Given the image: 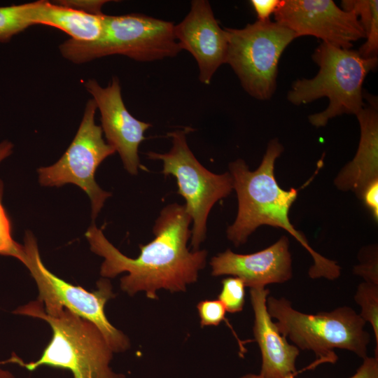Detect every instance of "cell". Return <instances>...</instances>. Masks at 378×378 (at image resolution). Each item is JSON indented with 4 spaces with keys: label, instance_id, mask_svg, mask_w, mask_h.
Here are the masks:
<instances>
[{
    "label": "cell",
    "instance_id": "cell-17",
    "mask_svg": "<svg viewBox=\"0 0 378 378\" xmlns=\"http://www.w3.org/2000/svg\"><path fill=\"white\" fill-rule=\"evenodd\" d=\"M29 13L32 25L55 27L78 41H96L104 31L103 13L89 14L43 0L31 2Z\"/></svg>",
    "mask_w": 378,
    "mask_h": 378
},
{
    "label": "cell",
    "instance_id": "cell-28",
    "mask_svg": "<svg viewBox=\"0 0 378 378\" xmlns=\"http://www.w3.org/2000/svg\"><path fill=\"white\" fill-rule=\"evenodd\" d=\"M365 205L371 211L374 219L378 218V181L370 184L360 197Z\"/></svg>",
    "mask_w": 378,
    "mask_h": 378
},
{
    "label": "cell",
    "instance_id": "cell-25",
    "mask_svg": "<svg viewBox=\"0 0 378 378\" xmlns=\"http://www.w3.org/2000/svg\"><path fill=\"white\" fill-rule=\"evenodd\" d=\"M290 375L285 378H294ZM239 378H263L260 374H246ZM349 378H378V357H366L357 369L356 373Z\"/></svg>",
    "mask_w": 378,
    "mask_h": 378
},
{
    "label": "cell",
    "instance_id": "cell-8",
    "mask_svg": "<svg viewBox=\"0 0 378 378\" xmlns=\"http://www.w3.org/2000/svg\"><path fill=\"white\" fill-rule=\"evenodd\" d=\"M190 128L167 134L172 146L169 152H148L147 156L163 162L162 174L176 179L178 193L186 200V210L192 219L190 245L199 250L205 239L209 214L218 200L226 197L233 189L230 172L216 174L206 169L195 158L186 140Z\"/></svg>",
    "mask_w": 378,
    "mask_h": 378
},
{
    "label": "cell",
    "instance_id": "cell-21",
    "mask_svg": "<svg viewBox=\"0 0 378 378\" xmlns=\"http://www.w3.org/2000/svg\"><path fill=\"white\" fill-rule=\"evenodd\" d=\"M222 289L218 300L224 305L226 312L237 313L242 311L245 302V284L237 276L227 277L222 281Z\"/></svg>",
    "mask_w": 378,
    "mask_h": 378
},
{
    "label": "cell",
    "instance_id": "cell-15",
    "mask_svg": "<svg viewBox=\"0 0 378 378\" xmlns=\"http://www.w3.org/2000/svg\"><path fill=\"white\" fill-rule=\"evenodd\" d=\"M270 290L251 288L250 299L254 312L253 335L261 352L260 375L263 378H285L296 375L299 349L289 344L272 321L267 309Z\"/></svg>",
    "mask_w": 378,
    "mask_h": 378
},
{
    "label": "cell",
    "instance_id": "cell-24",
    "mask_svg": "<svg viewBox=\"0 0 378 378\" xmlns=\"http://www.w3.org/2000/svg\"><path fill=\"white\" fill-rule=\"evenodd\" d=\"M369 251L363 254L361 264L356 266L354 272L365 281L378 284L377 251L374 248Z\"/></svg>",
    "mask_w": 378,
    "mask_h": 378
},
{
    "label": "cell",
    "instance_id": "cell-13",
    "mask_svg": "<svg viewBox=\"0 0 378 378\" xmlns=\"http://www.w3.org/2000/svg\"><path fill=\"white\" fill-rule=\"evenodd\" d=\"M175 35L181 49L195 59L200 81L209 84L226 62L228 42L225 29L219 26L208 1H192L188 15L175 25Z\"/></svg>",
    "mask_w": 378,
    "mask_h": 378
},
{
    "label": "cell",
    "instance_id": "cell-30",
    "mask_svg": "<svg viewBox=\"0 0 378 378\" xmlns=\"http://www.w3.org/2000/svg\"><path fill=\"white\" fill-rule=\"evenodd\" d=\"M0 378H14V375L10 371L4 370L0 366Z\"/></svg>",
    "mask_w": 378,
    "mask_h": 378
},
{
    "label": "cell",
    "instance_id": "cell-10",
    "mask_svg": "<svg viewBox=\"0 0 378 378\" xmlns=\"http://www.w3.org/2000/svg\"><path fill=\"white\" fill-rule=\"evenodd\" d=\"M97 108L94 99H89L77 133L66 152L54 164L37 170L39 183L43 186L73 183L83 190L91 201L93 220L111 195L97 183L94 174L101 162L115 152L104 141L102 127L95 124Z\"/></svg>",
    "mask_w": 378,
    "mask_h": 378
},
{
    "label": "cell",
    "instance_id": "cell-22",
    "mask_svg": "<svg viewBox=\"0 0 378 378\" xmlns=\"http://www.w3.org/2000/svg\"><path fill=\"white\" fill-rule=\"evenodd\" d=\"M4 184L0 179V255L12 256L22 261L24 256L23 245L17 243L11 236V224L2 205Z\"/></svg>",
    "mask_w": 378,
    "mask_h": 378
},
{
    "label": "cell",
    "instance_id": "cell-2",
    "mask_svg": "<svg viewBox=\"0 0 378 378\" xmlns=\"http://www.w3.org/2000/svg\"><path fill=\"white\" fill-rule=\"evenodd\" d=\"M283 150L277 139L272 140L261 164L253 172L243 160L230 164L233 188L238 199V212L234 222L227 227V237L239 246L246 243L249 235L262 225L283 228L312 255L314 265L308 272L312 279H336L340 275L341 267L335 261L316 252L289 220L288 212L297 198L298 190L293 188L285 190L276 180L274 163Z\"/></svg>",
    "mask_w": 378,
    "mask_h": 378
},
{
    "label": "cell",
    "instance_id": "cell-4",
    "mask_svg": "<svg viewBox=\"0 0 378 378\" xmlns=\"http://www.w3.org/2000/svg\"><path fill=\"white\" fill-rule=\"evenodd\" d=\"M266 304L281 335L298 349L314 353L316 360L307 370L323 363L335 364L338 359L335 349L350 351L363 359L367 357L370 337L364 329L366 322L350 307L309 314L295 309L284 298L268 296Z\"/></svg>",
    "mask_w": 378,
    "mask_h": 378
},
{
    "label": "cell",
    "instance_id": "cell-14",
    "mask_svg": "<svg viewBox=\"0 0 378 378\" xmlns=\"http://www.w3.org/2000/svg\"><path fill=\"white\" fill-rule=\"evenodd\" d=\"M288 247V237L282 236L270 246L251 254H238L227 249L211 258V274L239 277L250 288L284 283L293 276Z\"/></svg>",
    "mask_w": 378,
    "mask_h": 378
},
{
    "label": "cell",
    "instance_id": "cell-23",
    "mask_svg": "<svg viewBox=\"0 0 378 378\" xmlns=\"http://www.w3.org/2000/svg\"><path fill=\"white\" fill-rule=\"evenodd\" d=\"M197 309L202 327L218 326L225 319L226 309L218 300H202L197 304Z\"/></svg>",
    "mask_w": 378,
    "mask_h": 378
},
{
    "label": "cell",
    "instance_id": "cell-20",
    "mask_svg": "<svg viewBox=\"0 0 378 378\" xmlns=\"http://www.w3.org/2000/svg\"><path fill=\"white\" fill-rule=\"evenodd\" d=\"M354 300L361 307L360 317L372 326L376 342L374 354L378 357V284L366 281L360 284Z\"/></svg>",
    "mask_w": 378,
    "mask_h": 378
},
{
    "label": "cell",
    "instance_id": "cell-26",
    "mask_svg": "<svg viewBox=\"0 0 378 378\" xmlns=\"http://www.w3.org/2000/svg\"><path fill=\"white\" fill-rule=\"evenodd\" d=\"M108 1L104 0H63L54 3L92 15H100L102 8Z\"/></svg>",
    "mask_w": 378,
    "mask_h": 378
},
{
    "label": "cell",
    "instance_id": "cell-11",
    "mask_svg": "<svg viewBox=\"0 0 378 378\" xmlns=\"http://www.w3.org/2000/svg\"><path fill=\"white\" fill-rule=\"evenodd\" d=\"M274 18L296 37L314 36L341 48L351 49L353 42L365 38L356 15L332 0L280 1Z\"/></svg>",
    "mask_w": 378,
    "mask_h": 378
},
{
    "label": "cell",
    "instance_id": "cell-7",
    "mask_svg": "<svg viewBox=\"0 0 378 378\" xmlns=\"http://www.w3.org/2000/svg\"><path fill=\"white\" fill-rule=\"evenodd\" d=\"M24 256L21 261L29 270L38 289V300L46 313L65 308L93 323L102 332L113 352H122L130 346L127 337L108 321L105 304L115 297L110 281L102 279L97 290L89 292L80 286L66 282L50 272L43 265L36 239L27 231L24 239Z\"/></svg>",
    "mask_w": 378,
    "mask_h": 378
},
{
    "label": "cell",
    "instance_id": "cell-6",
    "mask_svg": "<svg viewBox=\"0 0 378 378\" xmlns=\"http://www.w3.org/2000/svg\"><path fill=\"white\" fill-rule=\"evenodd\" d=\"M104 21L99 38L90 42L70 38L59 46L62 56L76 64L111 55L150 62L175 57L182 50L171 22L141 13L104 15Z\"/></svg>",
    "mask_w": 378,
    "mask_h": 378
},
{
    "label": "cell",
    "instance_id": "cell-5",
    "mask_svg": "<svg viewBox=\"0 0 378 378\" xmlns=\"http://www.w3.org/2000/svg\"><path fill=\"white\" fill-rule=\"evenodd\" d=\"M312 59L319 66L318 74L311 79L296 80L288 93V99L300 105L328 97L326 109L309 116V122L317 127L344 113L356 115L364 107L363 82L368 74L377 67V57L365 58L358 51L322 42Z\"/></svg>",
    "mask_w": 378,
    "mask_h": 378
},
{
    "label": "cell",
    "instance_id": "cell-3",
    "mask_svg": "<svg viewBox=\"0 0 378 378\" xmlns=\"http://www.w3.org/2000/svg\"><path fill=\"white\" fill-rule=\"evenodd\" d=\"M13 312L44 320L51 327L52 335L36 361L24 363L13 354L1 363L18 364L29 371L52 366L69 370L73 378H125L110 367L113 352L99 330L88 320L65 308L48 314L38 300Z\"/></svg>",
    "mask_w": 378,
    "mask_h": 378
},
{
    "label": "cell",
    "instance_id": "cell-29",
    "mask_svg": "<svg viewBox=\"0 0 378 378\" xmlns=\"http://www.w3.org/2000/svg\"><path fill=\"white\" fill-rule=\"evenodd\" d=\"M13 147V145L8 141L0 144V162L11 154Z\"/></svg>",
    "mask_w": 378,
    "mask_h": 378
},
{
    "label": "cell",
    "instance_id": "cell-9",
    "mask_svg": "<svg viewBox=\"0 0 378 378\" xmlns=\"http://www.w3.org/2000/svg\"><path fill=\"white\" fill-rule=\"evenodd\" d=\"M227 36L226 62L251 96L265 100L276 89L280 57L296 37L276 22L257 20L242 29L225 28Z\"/></svg>",
    "mask_w": 378,
    "mask_h": 378
},
{
    "label": "cell",
    "instance_id": "cell-18",
    "mask_svg": "<svg viewBox=\"0 0 378 378\" xmlns=\"http://www.w3.org/2000/svg\"><path fill=\"white\" fill-rule=\"evenodd\" d=\"M342 9L352 12L364 31L366 41L358 50L365 58L377 57L378 1L377 0H344Z\"/></svg>",
    "mask_w": 378,
    "mask_h": 378
},
{
    "label": "cell",
    "instance_id": "cell-1",
    "mask_svg": "<svg viewBox=\"0 0 378 378\" xmlns=\"http://www.w3.org/2000/svg\"><path fill=\"white\" fill-rule=\"evenodd\" d=\"M192 219L185 205L173 203L164 206L153 228L155 237L139 245L136 258L123 255L93 223L85 237L91 251L104 258L100 274L113 278L126 272L120 279L121 289L130 295L144 291L147 298L158 299L156 292L164 288L171 292L185 291L188 284L197 280L199 271L206 262L207 251H190Z\"/></svg>",
    "mask_w": 378,
    "mask_h": 378
},
{
    "label": "cell",
    "instance_id": "cell-19",
    "mask_svg": "<svg viewBox=\"0 0 378 378\" xmlns=\"http://www.w3.org/2000/svg\"><path fill=\"white\" fill-rule=\"evenodd\" d=\"M29 7L30 3L0 7V43L8 42L14 35L32 26Z\"/></svg>",
    "mask_w": 378,
    "mask_h": 378
},
{
    "label": "cell",
    "instance_id": "cell-27",
    "mask_svg": "<svg viewBox=\"0 0 378 378\" xmlns=\"http://www.w3.org/2000/svg\"><path fill=\"white\" fill-rule=\"evenodd\" d=\"M280 1L279 0H252L251 4L253 6L257 16L258 20L265 21L270 20L271 14L274 13Z\"/></svg>",
    "mask_w": 378,
    "mask_h": 378
},
{
    "label": "cell",
    "instance_id": "cell-12",
    "mask_svg": "<svg viewBox=\"0 0 378 378\" xmlns=\"http://www.w3.org/2000/svg\"><path fill=\"white\" fill-rule=\"evenodd\" d=\"M85 86L100 111L102 129L107 143L118 153L125 169L130 174H137L140 167L139 147L151 125L135 118L128 111L117 77L105 88L94 79L88 80Z\"/></svg>",
    "mask_w": 378,
    "mask_h": 378
},
{
    "label": "cell",
    "instance_id": "cell-16",
    "mask_svg": "<svg viewBox=\"0 0 378 378\" xmlns=\"http://www.w3.org/2000/svg\"><path fill=\"white\" fill-rule=\"evenodd\" d=\"M374 101L357 114L360 127V139L354 160L335 180L340 189H352L360 197L370 184L378 181V114Z\"/></svg>",
    "mask_w": 378,
    "mask_h": 378
}]
</instances>
